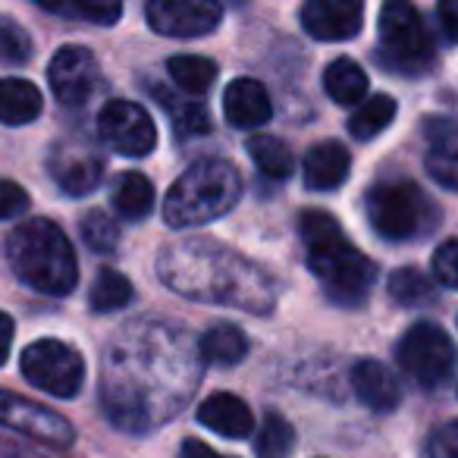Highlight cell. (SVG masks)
Returning a JSON list of instances; mask_svg holds the SVG:
<instances>
[{
	"mask_svg": "<svg viewBox=\"0 0 458 458\" xmlns=\"http://www.w3.org/2000/svg\"><path fill=\"white\" fill-rule=\"evenodd\" d=\"M352 389H355L358 402L368 405L370 411H393L402 402V389L395 374L386 364L374 361V358H361L352 368Z\"/></svg>",
	"mask_w": 458,
	"mask_h": 458,
	"instance_id": "e0dca14e",
	"label": "cell"
},
{
	"mask_svg": "<svg viewBox=\"0 0 458 458\" xmlns=\"http://www.w3.org/2000/svg\"><path fill=\"white\" fill-rule=\"evenodd\" d=\"M324 89H327V95L336 104H343V107H352V104L358 107V104L364 101V95H368V76H364V70L355 60L339 57L327 66Z\"/></svg>",
	"mask_w": 458,
	"mask_h": 458,
	"instance_id": "603a6c76",
	"label": "cell"
},
{
	"mask_svg": "<svg viewBox=\"0 0 458 458\" xmlns=\"http://www.w3.org/2000/svg\"><path fill=\"white\" fill-rule=\"evenodd\" d=\"M395 361L402 374L420 389H437L452 377L458 352L452 336L437 324H414L395 345Z\"/></svg>",
	"mask_w": 458,
	"mask_h": 458,
	"instance_id": "52a82bcc",
	"label": "cell"
},
{
	"mask_svg": "<svg viewBox=\"0 0 458 458\" xmlns=\"http://www.w3.org/2000/svg\"><path fill=\"white\" fill-rule=\"evenodd\" d=\"M433 38L408 0H386L380 13V51L377 60L395 76H420L433 64Z\"/></svg>",
	"mask_w": 458,
	"mask_h": 458,
	"instance_id": "8992f818",
	"label": "cell"
},
{
	"mask_svg": "<svg viewBox=\"0 0 458 458\" xmlns=\"http://www.w3.org/2000/svg\"><path fill=\"white\" fill-rule=\"evenodd\" d=\"M47 79H51V89L60 104L82 107L95 95L98 82H101V72H98V60L89 47L66 45L54 54L51 66H47Z\"/></svg>",
	"mask_w": 458,
	"mask_h": 458,
	"instance_id": "4fadbf2b",
	"label": "cell"
},
{
	"mask_svg": "<svg viewBox=\"0 0 458 458\" xmlns=\"http://www.w3.org/2000/svg\"><path fill=\"white\" fill-rule=\"evenodd\" d=\"M424 455L427 458H458V420H445L437 430H430Z\"/></svg>",
	"mask_w": 458,
	"mask_h": 458,
	"instance_id": "836d02e7",
	"label": "cell"
},
{
	"mask_svg": "<svg viewBox=\"0 0 458 458\" xmlns=\"http://www.w3.org/2000/svg\"><path fill=\"white\" fill-rule=\"evenodd\" d=\"M299 233L305 242L308 267L318 276L327 299L343 308L364 305L377 283V267L349 242L336 216L327 210H305L299 216Z\"/></svg>",
	"mask_w": 458,
	"mask_h": 458,
	"instance_id": "7a4b0ae2",
	"label": "cell"
},
{
	"mask_svg": "<svg viewBox=\"0 0 458 458\" xmlns=\"http://www.w3.org/2000/svg\"><path fill=\"white\" fill-rule=\"evenodd\" d=\"M79 16L98 22V26H114L123 16V0H66Z\"/></svg>",
	"mask_w": 458,
	"mask_h": 458,
	"instance_id": "d6a6232c",
	"label": "cell"
},
{
	"mask_svg": "<svg viewBox=\"0 0 458 458\" xmlns=\"http://www.w3.org/2000/svg\"><path fill=\"white\" fill-rule=\"evenodd\" d=\"M364 210L377 236L389 242H411L427 236L439 220V210L411 179H380L364 195Z\"/></svg>",
	"mask_w": 458,
	"mask_h": 458,
	"instance_id": "5b68a950",
	"label": "cell"
},
{
	"mask_svg": "<svg viewBox=\"0 0 458 458\" xmlns=\"http://www.w3.org/2000/svg\"><path fill=\"white\" fill-rule=\"evenodd\" d=\"M433 276H437L443 286L458 289V239H449L437 249L433 255Z\"/></svg>",
	"mask_w": 458,
	"mask_h": 458,
	"instance_id": "e575fe53",
	"label": "cell"
},
{
	"mask_svg": "<svg viewBox=\"0 0 458 458\" xmlns=\"http://www.w3.org/2000/svg\"><path fill=\"white\" fill-rule=\"evenodd\" d=\"M395 120V101L389 95H374L364 98L361 104L355 107L349 120V132L355 135L358 141H370Z\"/></svg>",
	"mask_w": 458,
	"mask_h": 458,
	"instance_id": "d4e9b609",
	"label": "cell"
},
{
	"mask_svg": "<svg viewBox=\"0 0 458 458\" xmlns=\"http://www.w3.org/2000/svg\"><path fill=\"white\" fill-rule=\"evenodd\" d=\"M427 135V173L443 189L458 191V120L455 116H433L424 123Z\"/></svg>",
	"mask_w": 458,
	"mask_h": 458,
	"instance_id": "9a60e30c",
	"label": "cell"
},
{
	"mask_svg": "<svg viewBox=\"0 0 458 458\" xmlns=\"http://www.w3.org/2000/svg\"><path fill=\"white\" fill-rule=\"evenodd\" d=\"M249 154H251V160H255L258 170H261V176L276 179V182L293 176V166H295L293 151H289L280 139H274V135H251Z\"/></svg>",
	"mask_w": 458,
	"mask_h": 458,
	"instance_id": "484cf974",
	"label": "cell"
},
{
	"mask_svg": "<svg viewBox=\"0 0 458 458\" xmlns=\"http://www.w3.org/2000/svg\"><path fill=\"white\" fill-rule=\"evenodd\" d=\"M198 355L216 368H233L249 355V336L233 324H214L198 343Z\"/></svg>",
	"mask_w": 458,
	"mask_h": 458,
	"instance_id": "ffe728a7",
	"label": "cell"
},
{
	"mask_svg": "<svg viewBox=\"0 0 458 458\" xmlns=\"http://www.w3.org/2000/svg\"><path fill=\"white\" fill-rule=\"evenodd\" d=\"M179 458H233V455H220V452L210 449V445L201 443V439H185Z\"/></svg>",
	"mask_w": 458,
	"mask_h": 458,
	"instance_id": "74e56055",
	"label": "cell"
},
{
	"mask_svg": "<svg viewBox=\"0 0 458 458\" xmlns=\"http://www.w3.org/2000/svg\"><path fill=\"white\" fill-rule=\"evenodd\" d=\"M32 57V38L20 22L0 16V64L22 66Z\"/></svg>",
	"mask_w": 458,
	"mask_h": 458,
	"instance_id": "1f68e13d",
	"label": "cell"
},
{
	"mask_svg": "<svg viewBox=\"0 0 458 458\" xmlns=\"http://www.w3.org/2000/svg\"><path fill=\"white\" fill-rule=\"evenodd\" d=\"M29 210V191L22 185L0 179V220H16Z\"/></svg>",
	"mask_w": 458,
	"mask_h": 458,
	"instance_id": "d590c367",
	"label": "cell"
},
{
	"mask_svg": "<svg viewBox=\"0 0 458 458\" xmlns=\"http://www.w3.org/2000/svg\"><path fill=\"white\" fill-rule=\"evenodd\" d=\"M148 26L166 38H201L220 26L216 0H148Z\"/></svg>",
	"mask_w": 458,
	"mask_h": 458,
	"instance_id": "7c38bea8",
	"label": "cell"
},
{
	"mask_svg": "<svg viewBox=\"0 0 458 458\" xmlns=\"http://www.w3.org/2000/svg\"><path fill=\"white\" fill-rule=\"evenodd\" d=\"M386 289H389V295H393L395 305H402V308H420V305H430V301L437 299V289H433L430 276L420 274L418 267L393 270Z\"/></svg>",
	"mask_w": 458,
	"mask_h": 458,
	"instance_id": "83f0119b",
	"label": "cell"
},
{
	"mask_svg": "<svg viewBox=\"0 0 458 458\" xmlns=\"http://www.w3.org/2000/svg\"><path fill=\"white\" fill-rule=\"evenodd\" d=\"M170 79L176 82L179 91L185 95L201 98L204 91L214 85L216 79V64L208 57H195V54H185V57H173L170 60Z\"/></svg>",
	"mask_w": 458,
	"mask_h": 458,
	"instance_id": "f1b7e54d",
	"label": "cell"
},
{
	"mask_svg": "<svg viewBox=\"0 0 458 458\" xmlns=\"http://www.w3.org/2000/svg\"><path fill=\"white\" fill-rule=\"evenodd\" d=\"M7 261L16 280L45 295H66L76 289L79 264L66 233L54 220H29L10 233Z\"/></svg>",
	"mask_w": 458,
	"mask_h": 458,
	"instance_id": "3957f363",
	"label": "cell"
},
{
	"mask_svg": "<svg viewBox=\"0 0 458 458\" xmlns=\"http://www.w3.org/2000/svg\"><path fill=\"white\" fill-rule=\"evenodd\" d=\"M10 345H13V320L10 314L0 311V364L10 358Z\"/></svg>",
	"mask_w": 458,
	"mask_h": 458,
	"instance_id": "ab89813d",
	"label": "cell"
},
{
	"mask_svg": "<svg viewBox=\"0 0 458 458\" xmlns=\"http://www.w3.org/2000/svg\"><path fill=\"white\" fill-rule=\"evenodd\" d=\"M0 458H45V455H38V452L29 449V445H20L16 439L0 437Z\"/></svg>",
	"mask_w": 458,
	"mask_h": 458,
	"instance_id": "f35d334b",
	"label": "cell"
},
{
	"mask_svg": "<svg viewBox=\"0 0 458 458\" xmlns=\"http://www.w3.org/2000/svg\"><path fill=\"white\" fill-rule=\"evenodd\" d=\"M0 427L22 433L29 439H38V443L57 445V449H70L76 443V430L64 414L51 411L38 402L22 399V395L4 393V389H0Z\"/></svg>",
	"mask_w": 458,
	"mask_h": 458,
	"instance_id": "8fae6325",
	"label": "cell"
},
{
	"mask_svg": "<svg viewBox=\"0 0 458 458\" xmlns=\"http://www.w3.org/2000/svg\"><path fill=\"white\" fill-rule=\"evenodd\" d=\"M82 239L95 255H114L120 245V226L104 210H89L82 216Z\"/></svg>",
	"mask_w": 458,
	"mask_h": 458,
	"instance_id": "4dcf8cb0",
	"label": "cell"
},
{
	"mask_svg": "<svg viewBox=\"0 0 458 458\" xmlns=\"http://www.w3.org/2000/svg\"><path fill=\"white\" fill-rule=\"evenodd\" d=\"M223 114H226L229 126L258 129L274 116V104L258 79H236L223 91Z\"/></svg>",
	"mask_w": 458,
	"mask_h": 458,
	"instance_id": "2e32d148",
	"label": "cell"
},
{
	"mask_svg": "<svg viewBox=\"0 0 458 458\" xmlns=\"http://www.w3.org/2000/svg\"><path fill=\"white\" fill-rule=\"evenodd\" d=\"M364 0H305L301 26L318 41H349L361 32Z\"/></svg>",
	"mask_w": 458,
	"mask_h": 458,
	"instance_id": "5bb4252c",
	"label": "cell"
},
{
	"mask_svg": "<svg viewBox=\"0 0 458 458\" xmlns=\"http://www.w3.org/2000/svg\"><path fill=\"white\" fill-rule=\"evenodd\" d=\"M51 176L66 195H89L104 179V154L85 132H70L51 145Z\"/></svg>",
	"mask_w": 458,
	"mask_h": 458,
	"instance_id": "9c48e42d",
	"label": "cell"
},
{
	"mask_svg": "<svg viewBox=\"0 0 458 458\" xmlns=\"http://www.w3.org/2000/svg\"><path fill=\"white\" fill-rule=\"evenodd\" d=\"M154 95H157L160 107L166 110V116L173 120V129L182 139H195V135L210 132V114L201 101L195 98H176L173 91H166L164 85H154Z\"/></svg>",
	"mask_w": 458,
	"mask_h": 458,
	"instance_id": "7402d4cb",
	"label": "cell"
},
{
	"mask_svg": "<svg viewBox=\"0 0 458 458\" xmlns=\"http://www.w3.org/2000/svg\"><path fill=\"white\" fill-rule=\"evenodd\" d=\"M22 377L54 399H72L85 383V361L60 339H38L22 352Z\"/></svg>",
	"mask_w": 458,
	"mask_h": 458,
	"instance_id": "ba28073f",
	"label": "cell"
},
{
	"mask_svg": "<svg viewBox=\"0 0 458 458\" xmlns=\"http://www.w3.org/2000/svg\"><path fill=\"white\" fill-rule=\"evenodd\" d=\"M160 276L170 289L195 301L233 305L258 314L270 311L274 305V286L267 276L236 251L216 242L191 239L182 245H170V251L160 258Z\"/></svg>",
	"mask_w": 458,
	"mask_h": 458,
	"instance_id": "6da1fadb",
	"label": "cell"
},
{
	"mask_svg": "<svg viewBox=\"0 0 458 458\" xmlns=\"http://www.w3.org/2000/svg\"><path fill=\"white\" fill-rule=\"evenodd\" d=\"M114 208L126 220H145L154 208V185L148 182L145 173H120L114 182Z\"/></svg>",
	"mask_w": 458,
	"mask_h": 458,
	"instance_id": "cb8c5ba5",
	"label": "cell"
},
{
	"mask_svg": "<svg viewBox=\"0 0 458 458\" xmlns=\"http://www.w3.org/2000/svg\"><path fill=\"white\" fill-rule=\"evenodd\" d=\"M295 449V430L283 414L267 411L255 433V455L258 458H289Z\"/></svg>",
	"mask_w": 458,
	"mask_h": 458,
	"instance_id": "4316f807",
	"label": "cell"
},
{
	"mask_svg": "<svg viewBox=\"0 0 458 458\" xmlns=\"http://www.w3.org/2000/svg\"><path fill=\"white\" fill-rule=\"evenodd\" d=\"M352 154L339 141H320L301 160V176L311 191H333L349 179Z\"/></svg>",
	"mask_w": 458,
	"mask_h": 458,
	"instance_id": "d6986e66",
	"label": "cell"
},
{
	"mask_svg": "<svg viewBox=\"0 0 458 458\" xmlns=\"http://www.w3.org/2000/svg\"><path fill=\"white\" fill-rule=\"evenodd\" d=\"M98 135L123 157H145L157 145V129L145 107L132 101H107L98 114Z\"/></svg>",
	"mask_w": 458,
	"mask_h": 458,
	"instance_id": "30bf717a",
	"label": "cell"
},
{
	"mask_svg": "<svg viewBox=\"0 0 458 458\" xmlns=\"http://www.w3.org/2000/svg\"><path fill=\"white\" fill-rule=\"evenodd\" d=\"M41 91L26 79H4L0 82V123L7 126H26L38 120Z\"/></svg>",
	"mask_w": 458,
	"mask_h": 458,
	"instance_id": "44dd1931",
	"label": "cell"
},
{
	"mask_svg": "<svg viewBox=\"0 0 458 458\" xmlns=\"http://www.w3.org/2000/svg\"><path fill=\"white\" fill-rule=\"evenodd\" d=\"M38 7H45V10H64L66 7V0H35Z\"/></svg>",
	"mask_w": 458,
	"mask_h": 458,
	"instance_id": "60d3db41",
	"label": "cell"
},
{
	"mask_svg": "<svg viewBox=\"0 0 458 458\" xmlns=\"http://www.w3.org/2000/svg\"><path fill=\"white\" fill-rule=\"evenodd\" d=\"M198 424L208 430L220 433L229 439H245L255 430V414L239 395L233 393H214L198 405Z\"/></svg>",
	"mask_w": 458,
	"mask_h": 458,
	"instance_id": "ac0fdd59",
	"label": "cell"
},
{
	"mask_svg": "<svg viewBox=\"0 0 458 458\" xmlns=\"http://www.w3.org/2000/svg\"><path fill=\"white\" fill-rule=\"evenodd\" d=\"M242 198V176L226 160H198L173 182L164 201V220L173 229L201 226L229 214Z\"/></svg>",
	"mask_w": 458,
	"mask_h": 458,
	"instance_id": "277c9868",
	"label": "cell"
},
{
	"mask_svg": "<svg viewBox=\"0 0 458 458\" xmlns=\"http://www.w3.org/2000/svg\"><path fill=\"white\" fill-rule=\"evenodd\" d=\"M89 299L98 314L120 311V308H126L129 301H132V283H129L120 270L104 267L101 274L95 276V283H91Z\"/></svg>",
	"mask_w": 458,
	"mask_h": 458,
	"instance_id": "f546056e",
	"label": "cell"
},
{
	"mask_svg": "<svg viewBox=\"0 0 458 458\" xmlns=\"http://www.w3.org/2000/svg\"><path fill=\"white\" fill-rule=\"evenodd\" d=\"M437 20H439V26H443L445 38L458 45V0H439Z\"/></svg>",
	"mask_w": 458,
	"mask_h": 458,
	"instance_id": "8d00e7d4",
	"label": "cell"
}]
</instances>
